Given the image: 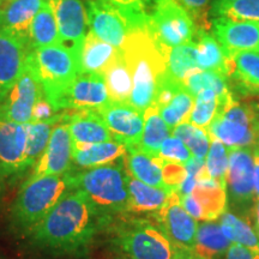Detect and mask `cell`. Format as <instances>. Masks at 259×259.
Wrapping results in <instances>:
<instances>
[{
	"mask_svg": "<svg viewBox=\"0 0 259 259\" xmlns=\"http://www.w3.org/2000/svg\"><path fill=\"white\" fill-rule=\"evenodd\" d=\"M116 219L101 211L82 191L64 194L27 235L38 251L54 255H83Z\"/></svg>",
	"mask_w": 259,
	"mask_h": 259,
	"instance_id": "cell-1",
	"label": "cell"
},
{
	"mask_svg": "<svg viewBox=\"0 0 259 259\" xmlns=\"http://www.w3.org/2000/svg\"><path fill=\"white\" fill-rule=\"evenodd\" d=\"M121 50L132 76L127 103L145 112L155 105L157 79L166 72L169 50L158 46L145 27L132 29Z\"/></svg>",
	"mask_w": 259,
	"mask_h": 259,
	"instance_id": "cell-2",
	"label": "cell"
},
{
	"mask_svg": "<svg viewBox=\"0 0 259 259\" xmlns=\"http://www.w3.org/2000/svg\"><path fill=\"white\" fill-rule=\"evenodd\" d=\"M128 177L125 157L105 166L70 170L72 189L82 191L101 211L114 219L128 215Z\"/></svg>",
	"mask_w": 259,
	"mask_h": 259,
	"instance_id": "cell-3",
	"label": "cell"
},
{
	"mask_svg": "<svg viewBox=\"0 0 259 259\" xmlns=\"http://www.w3.org/2000/svg\"><path fill=\"white\" fill-rule=\"evenodd\" d=\"M72 190L70 171L24 181L10 211L14 228L27 236L65 193Z\"/></svg>",
	"mask_w": 259,
	"mask_h": 259,
	"instance_id": "cell-4",
	"label": "cell"
},
{
	"mask_svg": "<svg viewBox=\"0 0 259 259\" xmlns=\"http://www.w3.org/2000/svg\"><path fill=\"white\" fill-rule=\"evenodd\" d=\"M113 222V242L126 257L132 259H174L176 247L150 218L120 216Z\"/></svg>",
	"mask_w": 259,
	"mask_h": 259,
	"instance_id": "cell-5",
	"label": "cell"
},
{
	"mask_svg": "<svg viewBox=\"0 0 259 259\" xmlns=\"http://www.w3.org/2000/svg\"><path fill=\"white\" fill-rule=\"evenodd\" d=\"M27 64L36 74L50 102L80 73L79 59L61 45L29 52Z\"/></svg>",
	"mask_w": 259,
	"mask_h": 259,
	"instance_id": "cell-6",
	"label": "cell"
},
{
	"mask_svg": "<svg viewBox=\"0 0 259 259\" xmlns=\"http://www.w3.org/2000/svg\"><path fill=\"white\" fill-rule=\"evenodd\" d=\"M145 28L164 50L193 41L198 28L177 0H155L145 17Z\"/></svg>",
	"mask_w": 259,
	"mask_h": 259,
	"instance_id": "cell-7",
	"label": "cell"
},
{
	"mask_svg": "<svg viewBox=\"0 0 259 259\" xmlns=\"http://www.w3.org/2000/svg\"><path fill=\"white\" fill-rule=\"evenodd\" d=\"M258 131L254 106L240 105L235 99L216 114L206 130L210 138L219 139L228 149L252 148Z\"/></svg>",
	"mask_w": 259,
	"mask_h": 259,
	"instance_id": "cell-8",
	"label": "cell"
},
{
	"mask_svg": "<svg viewBox=\"0 0 259 259\" xmlns=\"http://www.w3.org/2000/svg\"><path fill=\"white\" fill-rule=\"evenodd\" d=\"M228 150L227 200L233 209L246 213L254 200L253 150L252 148H233Z\"/></svg>",
	"mask_w": 259,
	"mask_h": 259,
	"instance_id": "cell-9",
	"label": "cell"
},
{
	"mask_svg": "<svg viewBox=\"0 0 259 259\" xmlns=\"http://www.w3.org/2000/svg\"><path fill=\"white\" fill-rule=\"evenodd\" d=\"M108 90L102 74L80 72L72 82L51 101L56 112L69 109H99L107 105Z\"/></svg>",
	"mask_w": 259,
	"mask_h": 259,
	"instance_id": "cell-10",
	"label": "cell"
},
{
	"mask_svg": "<svg viewBox=\"0 0 259 259\" xmlns=\"http://www.w3.org/2000/svg\"><path fill=\"white\" fill-rule=\"evenodd\" d=\"M41 94L42 87L36 74L25 61V67L17 82L0 101V120L29 124Z\"/></svg>",
	"mask_w": 259,
	"mask_h": 259,
	"instance_id": "cell-11",
	"label": "cell"
},
{
	"mask_svg": "<svg viewBox=\"0 0 259 259\" xmlns=\"http://www.w3.org/2000/svg\"><path fill=\"white\" fill-rule=\"evenodd\" d=\"M48 3L56 17L60 45L79 59L84 38L89 31L87 5L83 0H48Z\"/></svg>",
	"mask_w": 259,
	"mask_h": 259,
	"instance_id": "cell-12",
	"label": "cell"
},
{
	"mask_svg": "<svg viewBox=\"0 0 259 259\" xmlns=\"http://www.w3.org/2000/svg\"><path fill=\"white\" fill-rule=\"evenodd\" d=\"M72 169V141L69 126L61 120L54 125L52 130L44 154L38 158L27 180H35L37 178L50 176H63Z\"/></svg>",
	"mask_w": 259,
	"mask_h": 259,
	"instance_id": "cell-13",
	"label": "cell"
},
{
	"mask_svg": "<svg viewBox=\"0 0 259 259\" xmlns=\"http://www.w3.org/2000/svg\"><path fill=\"white\" fill-rule=\"evenodd\" d=\"M89 30L100 40L121 50L132 25L130 19L113 6L101 0H87Z\"/></svg>",
	"mask_w": 259,
	"mask_h": 259,
	"instance_id": "cell-14",
	"label": "cell"
},
{
	"mask_svg": "<svg viewBox=\"0 0 259 259\" xmlns=\"http://www.w3.org/2000/svg\"><path fill=\"white\" fill-rule=\"evenodd\" d=\"M105 121L113 138L127 148H137L141 143L144 128V112L127 102L109 101L96 109Z\"/></svg>",
	"mask_w": 259,
	"mask_h": 259,
	"instance_id": "cell-15",
	"label": "cell"
},
{
	"mask_svg": "<svg viewBox=\"0 0 259 259\" xmlns=\"http://www.w3.org/2000/svg\"><path fill=\"white\" fill-rule=\"evenodd\" d=\"M150 219L160 225L174 247L194 250L198 222L183 208L177 192L171 194L169 202L163 210Z\"/></svg>",
	"mask_w": 259,
	"mask_h": 259,
	"instance_id": "cell-16",
	"label": "cell"
},
{
	"mask_svg": "<svg viewBox=\"0 0 259 259\" xmlns=\"http://www.w3.org/2000/svg\"><path fill=\"white\" fill-rule=\"evenodd\" d=\"M25 145L27 125L0 120V171L4 180L14 183L21 178Z\"/></svg>",
	"mask_w": 259,
	"mask_h": 259,
	"instance_id": "cell-17",
	"label": "cell"
},
{
	"mask_svg": "<svg viewBox=\"0 0 259 259\" xmlns=\"http://www.w3.org/2000/svg\"><path fill=\"white\" fill-rule=\"evenodd\" d=\"M212 28L227 57L239 52L259 51V22L216 17Z\"/></svg>",
	"mask_w": 259,
	"mask_h": 259,
	"instance_id": "cell-18",
	"label": "cell"
},
{
	"mask_svg": "<svg viewBox=\"0 0 259 259\" xmlns=\"http://www.w3.org/2000/svg\"><path fill=\"white\" fill-rule=\"evenodd\" d=\"M227 77L234 97L259 95V51L227 57Z\"/></svg>",
	"mask_w": 259,
	"mask_h": 259,
	"instance_id": "cell-19",
	"label": "cell"
},
{
	"mask_svg": "<svg viewBox=\"0 0 259 259\" xmlns=\"http://www.w3.org/2000/svg\"><path fill=\"white\" fill-rule=\"evenodd\" d=\"M72 144L85 145L113 141V135L96 109H69L64 111Z\"/></svg>",
	"mask_w": 259,
	"mask_h": 259,
	"instance_id": "cell-20",
	"label": "cell"
},
{
	"mask_svg": "<svg viewBox=\"0 0 259 259\" xmlns=\"http://www.w3.org/2000/svg\"><path fill=\"white\" fill-rule=\"evenodd\" d=\"M28 53L23 42L0 29V101L23 72Z\"/></svg>",
	"mask_w": 259,
	"mask_h": 259,
	"instance_id": "cell-21",
	"label": "cell"
},
{
	"mask_svg": "<svg viewBox=\"0 0 259 259\" xmlns=\"http://www.w3.org/2000/svg\"><path fill=\"white\" fill-rule=\"evenodd\" d=\"M46 2L47 0H8L2 6L3 22L0 29L18 38L28 48L32 19Z\"/></svg>",
	"mask_w": 259,
	"mask_h": 259,
	"instance_id": "cell-22",
	"label": "cell"
},
{
	"mask_svg": "<svg viewBox=\"0 0 259 259\" xmlns=\"http://www.w3.org/2000/svg\"><path fill=\"white\" fill-rule=\"evenodd\" d=\"M126 154L127 147L115 139L95 144H72V168L87 169L105 166L125 157Z\"/></svg>",
	"mask_w": 259,
	"mask_h": 259,
	"instance_id": "cell-23",
	"label": "cell"
},
{
	"mask_svg": "<svg viewBox=\"0 0 259 259\" xmlns=\"http://www.w3.org/2000/svg\"><path fill=\"white\" fill-rule=\"evenodd\" d=\"M128 213H147L154 218L169 202L173 192L156 189L142 183L136 178L128 177Z\"/></svg>",
	"mask_w": 259,
	"mask_h": 259,
	"instance_id": "cell-24",
	"label": "cell"
},
{
	"mask_svg": "<svg viewBox=\"0 0 259 259\" xmlns=\"http://www.w3.org/2000/svg\"><path fill=\"white\" fill-rule=\"evenodd\" d=\"M125 163L131 177L149 186L174 192L164 183L162 174V160L160 157L150 156L139 148H127Z\"/></svg>",
	"mask_w": 259,
	"mask_h": 259,
	"instance_id": "cell-25",
	"label": "cell"
},
{
	"mask_svg": "<svg viewBox=\"0 0 259 259\" xmlns=\"http://www.w3.org/2000/svg\"><path fill=\"white\" fill-rule=\"evenodd\" d=\"M192 196L203 210V221L218 220L227 210L228 200L226 189L206 173L197 179Z\"/></svg>",
	"mask_w": 259,
	"mask_h": 259,
	"instance_id": "cell-26",
	"label": "cell"
},
{
	"mask_svg": "<svg viewBox=\"0 0 259 259\" xmlns=\"http://www.w3.org/2000/svg\"><path fill=\"white\" fill-rule=\"evenodd\" d=\"M118 48L100 40L92 31H88L80 51V72L103 74L119 53Z\"/></svg>",
	"mask_w": 259,
	"mask_h": 259,
	"instance_id": "cell-27",
	"label": "cell"
},
{
	"mask_svg": "<svg viewBox=\"0 0 259 259\" xmlns=\"http://www.w3.org/2000/svg\"><path fill=\"white\" fill-rule=\"evenodd\" d=\"M64 118V111H61L58 118L44 121H31L27 124V145L23 164H22L21 178L27 174V171L35 166L38 158L44 154L48 142H50L52 130L54 125L60 122Z\"/></svg>",
	"mask_w": 259,
	"mask_h": 259,
	"instance_id": "cell-28",
	"label": "cell"
},
{
	"mask_svg": "<svg viewBox=\"0 0 259 259\" xmlns=\"http://www.w3.org/2000/svg\"><path fill=\"white\" fill-rule=\"evenodd\" d=\"M232 241L223 235L220 221H202L198 223L196 246L193 252L204 259H223Z\"/></svg>",
	"mask_w": 259,
	"mask_h": 259,
	"instance_id": "cell-29",
	"label": "cell"
},
{
	"mask_svg": "<svg viewBox=\"0 0 259 259\" xmlns=\"http://www.w3.org/2000/svg\"><path fill=\"white\" fill-rule=\"evenodd\" d=\"M53 45H60V36L56 17L47 0L32 19L29 31L28 50L31 52Z\"/></svg>",
	"mask_w": 259,
	"mask_h": 259,
	"instance_id": "cell-30",
	"label": "cell"
},
{
	"mask_svg": "<svg viewBox=\"0 0 259 259\" xmlns=\"http://www.w3.org/2000/svg\"><path fill=\"white\" fill-rule=\"evenodd\" d=\"M102 76L111 101L128 102L132 92V76L122 50L119 51L118 56L107 67Z\"/></svg>",
	"mask_w": 259,
	"mask_h": 259,
	"instance_id": "cell-31",
	"label": "cell"
},
{
	"mask_svg": "<svg viewBox=\"0 0 259 259\" xmlns=\"http://www.w3.org/2000/svg\"><path fill=\"white\" fill-rule=\"evenodd\" d=\"M197 66L200 71H215L227 76V56L215 35L198 30L196 38Z\"/></svg>",
	"mask_w": 259,
	"mask_h": 259,
	"instance_id": "cell-32",
	"label": "cell"
},
{
	"mask_svg": "<svg viewBox=\"0 0 259 259\" xmlns=\"http://www.w3.org/2000/svg\"><path fill=\"white\" fill-rule=\"evenodd\" d=\"M144 119L143 135L137 148L150 156L158 157V150L162 143L171 136V130L161 118L156 106H151L144 112Z\"/></svg>",
	"mask_w": 259,
	"mask_h": 259,
	"instance_id": "cell-33",
	"label": "cell"
},
{
	"mask_svg": "<svg viewBox=\"0 0 259 259\" xmlns=\"http://www.w3.org/2000/svg\"><path fill=\"white\" fill-rule=\"evenodd\" d=\"M200 71L197 66L196 41L170 48L167 56L166 73L177 82H183L191 74Z\"/></svg>",
	"mask_w": 259,
	"mask_h": 259,
	"instance_id": "cell-34",
	"label": "cell"
},
{
	"mask_svg": "<svg viewBox=\"0 0 259 259\" xmlns=\"http://www.w3.org/2000/svg\"><path fill=\"white\" fill-rule=\"evenodd\" d=\"M220 226L223 235L229 241L242 245L250 250L259 251V238L250 223L241 216L226 210L220 216Z\"/></svg>",
	"mask_w": 259,
	"mask_h": 259,
	"instance_id": "cell-35",
	"label": "cell"
},
{
	"mask_svg": "<svg viewBox=\"0 0 259 259\" xmlns=\"http://www.w3.org/2000/svg\"><path fill=\"white\" fill-rule=\"evenodd\" d=\"M210 14L215 18L259 22V0H215Z\"/></svg>",
	"mask_w": 259,
	"mask_h": 259,
	"instance_id": "cell-36",
	"label": "cell"
},
{
	"mask_svg": "<svg viewBox=\"0 0 259 259\" xmlns=\"http://www.w3.org/2000/svg\"><path fill=\"white\" fill-rule=\"evenodd\" d=\"M193 105L194 96L187 92L185 87L181 85L171 97L170 101L158 108V113L168 125V127L173 130L178 125L187 121Z\"/></svg>",
	"mask_w": 259,
	"mask_h": 259,
	"instance_id": "cell-37",
	"label": "cell"
},
{
	"mask_svg": "<svg viewBox=\"0 0 259 259\" xmlns=\"http://www.w3.org/2000/svg\"><path fill=\"white\" fill-rule=\"evenodd\" d=\"M219 109V99L212 89H205L194 97V105L192 107L187 122L197 127L208 130Z\"/></svg>",
	"mask_w": 259,
	"mask_h": 259,
	"instance_id": "cell-38",
	"label": "cell"
},
{
	"mask_svg": "<svg viewBox=\"0 0 259 259\" xmlns=\"http://www.w3.org/2000/svg\"><path fill=\"white\" fill-rule=\"evenodd\" d=\"M171 135L185 143L193 157L205 160L210 147V136L205 130L197 127L186 121L171 130Z\"/></svg>",
	"mask_w": 259,
	"mask_h": 259,
	"instance_id": "cell-39",
	"label": "cell"
},
{
	"mask_svg": "<svg viewBox=\"0 0 259 259\" xmlns=\"http://www.w3.org/2000/svg\"><path fill=\"white\" fill-rule=\"evenodd\" d=\"M229 150L222 142L216 138H210V147L205 157L206 174L215 179L222 187H227V173H228Z\"/></svg>",
	"mask_w": 259,
	"mask_h": 259,
	"instance_id": "cell-40",
	"label": "cell"
},
{
	"mask_svg": "<svg viewBox=\"0 0 259 259\" xmlns=\"http://www.w3.org/2000/svg\"><path fill=\"white\" fill-rule=\"evenodd\" d=\"M122 12L134 28L145 27V17L155 0H101Z\"/></svg>",
	"mask_w": 259,
	"mask_h": 259,
	"instance_id": "cell-41",
	"label": "cell"
},
{
	"mask_svg": "<svg viewBox=\"0 0 259 259\" xmlns=\"http://www.w3.org/2000/svg\"><path fill=\"white\" fill-rule=\"evenodd\" d=\"M158 157L163 161L176 162V163L185 166L193 156L185 143L171 135L162 143L160 150H158Z\"/></svg>",
	"mask_w": 259,
	"mask_h": 259,
	"instance_id": "cell-42",
	"label": "cell"
},
{
	"mask_svg": "<svg viewBox=\"0 0 259 259\" xmlns=\"http://www.w3.org/2000/svg\"><path fill=\"white\" fill-rule=\"evenodd\" d=\"M196 23L198 30H208L211 22L209 21L210 15V0H177Z\"/></svg>",
	"mask_w": 259,
	"mask_h": 259,
	"instance_id": "cell-43",
	"label": "cell"
},
{
	"mask_svg": "<svg viewBox=\"0 0 259 259\" xmlns=\"http://www.w3.org/2000/svg\"><path fill=\"white\" fill-rule=\"evenodd\" d=\"M162 174H163V180L166 185L171 191L177 192L180 184L186 178L187 171L184 164L162 160Z\"/></svg>",
	"mask_w": 259,
	"mask_h": 259,
	"instance_id": "cell-44",
	"label": "cell"
},
{
	"mask_svg": "<svg viewBox=\"0 0 259 259\" xmlns=\"http://www.w3.org/2000/svg\"><path fill=\"white\" fill-rule=\"evenodd\" d=\"M223 259H259V251L250 250L239 244H232Z\"/></svg>",
	"mask_w": 259,
	"mask_h": 259,
	"instance_id": "cell-45",
	"label": "cell"
},
{
	"mask_svg": "<svg viewBox=\"0 0 259 259\" xmlns=\"http://www.w3.org/2000/svg\"><path fill=\"white\" fill-rule=\"evenodd\" d=\"M179 199H180L181 205H183V208L186 210L187 213H190L193 219L199 220V221H203L204 220L203 210H202V208H200L198 202L193 198L192 194H189V196H185V197H181V198H179Z\"/></svg>",
	"mask_w": 259,
	"mask_h": 259,
	"instance_id": "cell-46",
	"label": "cell"
},
{
	"mask_svg": "<svg viewBox=\"0 0 259 259\" xmlns=\"http://www.w3.org/2000/svg\"><path fill=\"white\" fill-rule=\"evenodd\" d=\"M197 186V178L191 176V174H187L185 179H184L183 183L180 184L179 189L177 191V194L179 198L181 197L189 196V194H192V192L196 189Z\"/></svg>",
	"mask_w": 259,
	"mask_h": 259,
	"instance_id": "cell-47",
	"label": "cell"
},
{
	"mask_svg": "<svg viewBox=\"0 0 259 259\" xmlns=\"http://www.w3.org/2000/svg\"><path fill=\"white\" fill-rule=\"evenodd\" d=\"M254 157V170H253V190L254 199L259 200V155L253 151Z\"/></svg>",
	"mask_w": 259,
	"mask_h": 259,
	"instance_id": "cell-48",
	"label": "cell"
},
{
	"mask_svg": "<svg viewBox=\"0 0 259 259\" xmlns=\"http://www.w3.org/2000/svg\"><path fill=\"white\" fill-rule=\"evenodd\" d=\"M174 259H198V255L193 251L184 250V248H177L174 253Z\"/></svg>",
	"mask_w": 259,
	"mask_h": 259,
	"instance_id": "cell-49",
	"label": "cell"
},
{
	"mask_svg": "<svg viewBox=\"0 0 259 259\" xmlns=\"http://www.w3.org/2000/svg\"><path fill=\"white\" fill-rule=\"evenodd\" d=\"M254 231H259V200L255 203V209H254Z\"/></svg>",
	"mask_w": 259,
	"mask_h": 259,
	"instance_id": "cell-50",
	"label": "cell"
},
{
	"mask_svg": "<svg viewBox=\"0 0 259 259\" xmlns=\"http://www.w3.org/2000/svg\"><path fill=\"white\" fill-rule=\"evenodd\" d=\"M252 150H253L255 154L259 155V132H258V136H257V141H255L254 145L252 147Z\"/></svg>",
	"mask_w": 259,
	"mask_h": 259,
	"instance_id": "cell-51",
	"label": "cell"
},
{
	"mask_svg": "<svg viewBox=\"0 0 259 259\" xmlns=\"http://www.w3.org/2000/svg\"><path fill=\"white\" fill-rule=\"evenodd\" d=\"M3 191H4V178H3L2 171H0V199H2Z\"/></svg>",
	"mask_w": 259,
	"mask_h": 259,
	"instance_id": "cell-52",
	"label": "cell"
},
{
	"mask_svg": "<svg viewBox=\"0 0 259 259\" xmlns=\"http://www.w3.org/2000/svg\"><path fill=\"white\" fill-rule=\"evenodd\" d=\"M254 108H255V114H257V124L259 127V103L258 105H254Z\"/></svg>",
	"mask_w": 259,
	"mask_h": 259,
	"instance_id": "cell-53",
	"label": "cell"
},
{
	"mask_svg": "<svg viewBox=\"0 0 259 259\" xmlns=\"http://www.w3.org/2000/svg\"><path fill=\"white\" fill-rule=\"evenodd\" d=\"M2 22H3V10L0 8V27H2Z\"/></svg>",
	"mask_w": 259,
	"mask_h": 259,
	"instance_id": "cell-54",
	"label": "cell"
},
{
	"mask_svg": "<svg viewBox=\"0 0 259 259\" xmlns=\"http://www.w3.org/2000/svg\"><path fill=\"white\" fill-rule=\"evenodd\" d=\"M4 4H5V0H0V8H2Z\"/></svg>",
	"mask_w": 259,
	"mask_h": 259,
	"instance_id": "cell-55",
	"label": "cell"
},
{
	"mask_svg": "<svg viewBox=\"0 0 259 259\" xmlns=\"http://www.w3.org/2000/svg\"><path fill=\"white\" fill-rule=\"evenodd\" d=\"M116 259H132V258H130V257H119V258H116Z\"/></svg>",
	"mask_w": 259,
	"mask_h": 259,
	"instance_id": "cell-56",
	"label": "cell"
},
{
	"mask_svg": "<svg viewBox=\"0 0 259 259\" xmlns=\"http://www.w3.org/2000/svg\"><path fill=\"white\" fill-rule=\"evenodd\" d=\"M255 233H257V235H258V238H259V231H257Z\"/></svg>",
	"mask_w": 259,
	"mask_h": 259,
	"instance_id": "cell-57",
	"label": "cell"
},
{
	"mask_svg": "<svg viewBox=\"0 0 259 259\" xmlns=\"http://www.w3.org/2000/svg\"><path fill=\"white\" fill-rule=\"evenodd\" d=\"M198 259H204V258H200V257H199V255H198Z\"/></svg>",
	"mask_w": 259,
	"mask_h": 259,
	"instance_id": "cell-58",
	"label": "cell"
},
{
	"mask_svg": "<svg viewBox=\"0 0 259 259\" xmlns=\"http://www.w3.org/2000/svg\"><path fill=\"white\" fill-rule=\"evenodd\" d=\"M6 2H8V0H5V3H6Z\"/></svg>",
	"mask_w": 259,
	"mask_h": 259,
	"instance_id": "cell-59",
	"label": "cell"
}]
</instances>
